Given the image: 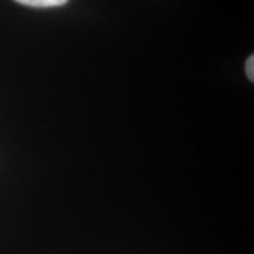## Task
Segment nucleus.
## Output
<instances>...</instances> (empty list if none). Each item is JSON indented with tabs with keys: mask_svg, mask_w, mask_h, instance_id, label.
<instances>
[{
	"mask_svg": "<svg viewBox=\"0 0 254 254\" xmlns=\"http://www.w3.org/2000/svg\"><path fill=\"white\" fill-rule=\"evenodd\" d=\"M246 74L247 78L253 82L254 80V57L251 56L246 62Z\"/></svg>",
	"mask_w": 254,
	"mask_h": 254,
	"instance_id": "f03ea898",
	"label": "nucleus"
},
{
	"mask_svg": "<svg viewBox=\"0 0 254 254\" xmlns=\"http://www.w3.org/2000/svg\"><path fill=\"white\" fill-rule=\"evenodd\" d=\"M14 1H17L21 5L28 6V7L49 8L65 5L68 0H14Z\"/></svg>",
	"mask_w": 254,
	"mask_h": 254,
	"instance_id": "f257e3e1",
	"label": "nucleus"
}]
</instances>
